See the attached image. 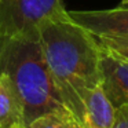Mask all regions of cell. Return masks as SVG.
<instances>
[{"label": "cell", "mask_w": 128, "mask_h": 128, "mask_svg": "<svg viewBox=\"0 0 128 128\" xmlns=\"http://www.w3.org/2000/svg\"><path fill=\"white\" fill-rule=\"evenodd\" d=\"M0 73L11 81L26 125L51 110L66 108L51 77L39 28L0 34Z\"/></svg>", "instance_id": "7a4b0ae2"}, {"label": "cell", "mask_w": 128, "mask_h": 128, "mask_svg": "<svg viewBox=\"0 0 128 128\" xmlns=\"http://www.w3.org/2000/svg\"><path fill=\"white\" fill-rule=\"evenodd\" d=\"M43 52L64 105L83 124L84 99L100 86V50L95 37L76 24L69 12L39 25Z\"/></svg>", "instance_id": "6da1fadb"}, {"label": "cell", "mask_w": 128, "mask_h": 128, "mask_svg": "<svg viewBox=\"0 0 128 128\" xmlns=\"http://www.w3.org/2000/svg\"><path fill=\"white\" fill-rule=\"evenodd\" d=\"M121 3H122V4H128V0H122Z\"/></svg>", "instance_id": "7c38bea8"}, {"label": "cell", "mask_w": 128, "mask_h": 128, "mask_svg": "<svg viewBox=\"0 0 128 128\" xmlns=\"http://www.w3.org/2000/svg\"><path fill=\"white\" fill-rule=\"evenodd\" d=\"M73 21L94 36H128V4L116 8L68 11Z\"/></svg>", "instance_id": "277c9868"}, {"label": "cell", "mask_w": 128, "mask_h": 128, "mask_svg": "<svg viewBox=\"0 0 128 128\" xmlns=\"http://www.w3.org/2000/svg\"><path fill=\"white\" fill-rule=\"evenodd\" d=\"M10 128H29L26 124H24V122H18V124H14L12 127H10Z\"/></svg>", "instance_id": "8fae6325"}, {"label": "cell", "mask_w": 128, "mask_h": 128, "mask_svg": "<svg viewBox=\"0 0 128 128\" xmlns=\"http://www.w3.org/2000/svg\"><path fill=\"white\" fill-rule=\"evenodd\" d=\"M29 128H84L68 108L55 109L28 124Z\"/></svg>", "instance_id": "ba28073f"}, {"label": "cell", "mask_w": 128, "mask_h": 128, "mask_svg": "<svg viewBox=\"0 0 128 128\" xmlns=\"http://www.w3.org/2000/svg\"><path fill=\"white\" fill-rule=\"evenodd\" d=\"M112 128H128V105L116 109Z\"/></svg>", "instance_id": "30bf717a"}, {"label": "cell", "mask_w": 128, "mask_h": 128, "mask_svg": "<svg viewBox=\"0 0 128 128\" xmlns=\"http://www.w3.org/2000/svg\"><path fill=\"white\" fill-rule=\"evenodd\" d=\"M18 122H24L21 103L11 81L0 73V128H10Z\"/></svg>", "instance_id": "52a82bcc"}, {"label": "cell", "mask_w": 128, "mask_h": 128, "mask_svg": "<svg viewBox=\"0 0 128 128\" xmlns=\"http://www.w3.org/2000/svg\"><path fill=\"white\" fill-rule=\"evenodd\" d=\"M100 88L114 109L128 105V62L103 50L100 54Z\"/></svg>", "instance_id": "5b68a950"}, {"label": "cell", "mask_w": 128, "mask_h": 128, "mask_svg": "<svg viewBox=\"0 0 128 128\" xmlns=\"http://www.w3.org/2000/svg\"><path fill=\"white\" fill-rule=\"evenodd\" d=\"M64 11L62 0H0V34L37 29L44 20Z\"/></svg>", "instance_id": "3957f363"}, {"label": "cell", "mask_w": 128, "mask_h": 128, "mask_svg": "<svg viewBox=\"0 0 128 128\" xmlns=\"http://www.w3.org/2000/svg\"><path fill=\"white\" fill-rule=\"evenodd\" d=\"M94 37L103 51L128 62V36H94Z\"/></svg>", "instance_id": "9c48e42d"}, {"label": "cell", "mask_w": 128, "mask_h": 128, "mask_svg": "<svg viewBox=\"0 0 128 128\" xmlns=\"http://www.w3.org/2000/svg\"><path fill=\"white\" fill-rule=\"evenodd\" d=\"M116 109L113 108L102 88H94L84 99L83 127L84 128H112Z\"/></svg>", "instance_id": "8992f818"}]
</instances>
